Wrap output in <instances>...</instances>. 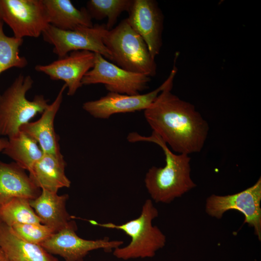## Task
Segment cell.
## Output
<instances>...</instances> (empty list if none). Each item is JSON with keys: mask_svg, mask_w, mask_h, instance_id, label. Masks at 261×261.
<instances>
[{"mask_svg": "<svg viewBox=\"0 0 261 261\" xmlns=\"http://www.w3.org/2000/svg\"><path fill=\"white\" fill-rule=\"evenodd\" d=\"M94 61V53L74 51L49 64L37 65L35 69L45 73L52 80L64 81L68 88L67 95L72 96L83 86L82 80L93 68Z\"/></svg>", "mask_w": 261, "mask_h": 261, "instance_id": "cell-13", "label": "cell"}, {"mask_svg": "<svg viewBox=\"0 0 261 261\" xmlns=\"http://www.w3.org/2000/svg\"><path fill=\"white\" fill-rule=\"evenodd\" d=\"M102 37L116 65L128 71L150 77L156 75L155 59L152 57L145 41L131 28L127 18L110 30L102 25Z\"/></svg>", "mask_w": 261, "mask_h": 261, "instance_id": "cell-4", "label": "cell"}, {"mask_svg": "<svg viewBox=\"0 0 261 261\" xmlns=\"http://www.w3.org/2000/svg\"><path fill=\"white\" fill-rule=\"evenodd\" d=\"M41 192L25 170L15 162L0 161V205L17 197L33 200Z\"/></svg>", "mask_w": 261, "mask_h": 261, "instance_id": "cell-15", "label": "cell"}, {"mask_svg": "<svg viewBox=\"0 0 261 261\" xmlns=\"http://www.w3.org/2000/svg\"><path fill=\"white\" fill-rule=\"evenodd\" d=\"M158 216L159 211L152 200L147 199L139 216L125 223L118 225L112 222L101 223L93 220L87 221L93 225L122 231L130 238V242L127 246L113 251L116 258L127 261L152 258L165 246L166 236L157 226L152 225L153 220Z\"/></svg>", "mask_w": 261, "mask_h": 261, "instance_id": "cell-3", "label": "cell"}, {"mask_svg": "<svg viewBox=\"0 0 261 261\" xmlns=\"http://www.w3.org/2000/svg\"><path fill=\"white\" fill-rule=\"evenodd\" d=\"M8 142V138H0V152H2L7 146Z\"/></svg>", "mask_w": 261, "mask_h": 261, "instance_id": "cell-25", "label": "cell"}, {"mask_svg": "<svg viewBox=\"0 0 261 261\" xmlns=\"http://www.w3.org/2000/svg\"><path fill=\"white\" fill-rule=\"evenodd\" d=\"M66 166L63 156L44 153L29 172V176L41 189L57 193L59 188L71 186V181L65 172Z\"/></svg>", "mask_w": 261, "mask_h": 261, "instance_id": "cell-17", "label": "cell"}, {"mask_svg": "<svg viewBox=\"0 0 261 261\" xmlns=\"http://www.w3.org/2000/svg\"><path fill=\"white\" fill-rule=\"evenodd\" d=\"M68 194L58 195L45 189H41L36 198L29 200V203L42 224L57 232L67 227L72 220L66 210Z\"/></svg>", "mask_w": 261, "mask_h": 261, "instance_id": "cell-16", "label": "cell"}, {"mask_svg": "<svg viewBox=\"0 0 261 261\" xmlns=\"http://www.w3.org/2000/svg\"><path fill=\"white\" fill-rule=\"evenodd\" d=\"M173 86L162 91L144 110L145 119L172 151L188 155L200 152L207 138L209 124L193 104L171 92Z\"/></svg>", "mask_w": 261, "mask_h": 261, "instance_id": "cell-1", "label": "cell"}, {"mask_svg": "<svg viewBox=\"0 0 261 261\" xmlns=\"http://www.w3.org/2000/svg\"><path fill=\"white\" fill-rule=\"evenodd\" d=\"M77 229L76 223L72 219L67 227L52 234L40 245L49 253L60 256L65 261H83L91 251L101 249L110 252L124 243L121 240H111L108 237L85 239L78 236Z\"/></svg>", "mask_w": 261, "mask_h": 261, "instance_id": "cell-10", "label": "cell"}, {"mask_svg": "<svg viewBox=\"0 0 261 261\" xmlns=\"http://www.w3.org/2000/svg\"><path fill=\"white\" fill-rule=\"evenodd\" d=\"M102 25L64 30L51 25L42 33L44 42L53 46V52L61 58L74 51L86 50L99 53L112 61V55L102 42Z\"/></svg>", "mask_w": 261, "mask_h": 261, "instance_id": "cell-11", "label": "cell"}, {"mask_svg": "<svg viewBox=\"0 0 261 261\" xmlns=\"http://www.w3.org/2000/svg\"><path fill=\"white\" fill-rule=\"evenodd\" d=\"M33 84L30 75L20 74L0 94V135L14 136L49 105V100L43 95H36L32 101L27 99L26 94Z\"/></svg>", "mask_w": 261, "mask_h": 261, "instance_id": "cell-5", "label": "cell"}, {"mask_svg": "<svg viewBox=\"0 0 261 261\" xmlns=\"http://www.w3.org/2000/svg\"><path fill=\"white\" fill-rule=\"evenodd\" d=\"M8 139L7 145L2 153L28 172L44 154L38 143L22 130Z\"/></svg>", "mask_w": 261, "mask_h": 261, "instance_id": "cell-20", "label": "cell"}, {"mask_svg": "<svg viewBox=\"0 0 261 261\" xmlns=\"http://www.w3.org/2000/svg\"><path fill=\"white\" fill-rule=\"evenodd\" d=\"M3 22L0 19V74L12 68H24L28 64L27 58L19 55L23 39L6 35Z\"/></svg>", "mask_w": 261, "mask_h": 261, "instance_id": "cell-23", "label": "cell"}, {"mask_svg": "<svg viewBox=\"0 0 261 261\" xmlns=\"http://www.w3.org/2000/svg\"><path fill=\"white\" fill-rule=\"evenodd\" d=\"M261 178L252 186L238 193L227 195L212 194L206 200L205 210L210 217L220 219L224 214L235 210L244 216V223L253 228L261 240Z\"/></svg>", "mask_w": 261, "mask_h": 261, "instance_id": "cell-6", "label": "cell"}, {"mask_svg": "<svg viewBox=\"0 0 261 261\" xmlns=\"http://www.w3.org/2000/svg\"><path fill=\"white\" fill-rule=\"evenodd\" d=\"M67 88L64 84L53 102L49 104L41 117L34 122H29L20 128L39 144L44 153L56 156H63L58 143L59 137L54 129V120L63 100V93Z\"/></svg>", "mask_w": 261, "mask_h": 261, "instance_id": "cell-14", "label": "cell"}, {"mask_svg": "<svg viewBox=\"0 0 261 261\" xmlns=\"http://www.w3.org/2000/svg\"><path fill=\"white\" fill-rule=\"evenodd\" d=\"M127 18L131 28L142 38L155 59L162 45L164 16L155 0H133Z\"/></svg>", "mask_w": 261, "mask_h": 261, "instance_id": "cell-12", "label": "cell"}, {"mask_svg": "<svg viewBox=\"0 0 261 261\" xmlns=\"http://www.w3.org/2000/svg\"><path fill=\"white\" fill-rule=\"evenodd\" d=\"M133 0H89L86 9L92 19L102 20L107 18V29H113L122 13L128 12Z\"/></svg>", "mask_w": 261, "mask_h": 261, "instance_id": "cell-22", "label": "cell"}, {"mask_svg": "<svg viewBox=\"0 0 261 261\" xmlns=\"http://www.w3.org/2000/svg\"><path fill=\"white\" fill-rule=\"evenodd\" d=\"M150 77L125 70L95 53L93 68L82 80L83 85L103 84L110 92L137 95L148 88Z\"/></svg>", "mask_w": 261, "mask_h": 261, "instance_id": "cell-9", "label": "cell"}, {"mask_svg": "<svg viewBox=\"0 0 261 261\" xmlns=\"http://www.w3.org/2000/svg\"><path fill=\"white\" fill-rule=\"evenodd\" d=\"M0 261H10L0 249Z\"/></svg>", "mask_w": 261, "mask_h": 261, "instance_id": "cell-26", "label": "cell"}, {"mask_svg": "<svg viewBox=\"0 0 261 261\" xmlns=\"http://www.w3.org/2000/svg\"><path fill=\"white\" fill-rule=\"evenodd\" d=\"M49 24L61 30H73L93 27L86 7L76 8L70 0H43Z\"/></svg>", "mask_w": 261, "mask_h": 261, "instance_id": "cell-19", "label": "cell"}, {"mask_svg": "<svg viewBox=\"0 0 261 261\" xmlns=\"http://www.w3.org/2000/svg\"><path fill=\"white\" fill-rule=\"evenodd\" d=\"M0 19L19 39L38 38L49 25L43 0H0Z\"/></svg>", "mask_w": 261, "mask_h": 261, "instance_id": "cell-7", "label": "cell"}, {"mask_svg": "<svg viewBox=\"0 0 261 261\" xmlns=\"http://www.w3.org/2000/svg\"><path fill=\"white\" fill-rule=\"evenodd\" d=\"M0 249L10 261H58L41 245L26 241L1 222Z\"/></svg>", "mask_w": 261, "mask_h": 261, "instance_id": "cell-18", "label": "cell"}, {"mask_svg": "<svg viewBox=\"0 0 261 261\" xmlns=\"http://www.w3.org/2000/svg\"><path fill=\"white\" fill-rule=\"evenodd\" d=\"M29 201L17 197L0 205V222L10 227L19 223H42Z\"/></svg>", "mask_w": 261, "mask_h": 261, "instance_id": "cell-21", "label": "cell"}, {"mask_svg": "<svg viewBox=\"0 0 261 261\" xmlns=\"http://www.w3.org/2000/svg\"><path fill=\"white\" fill-rule=\"evenodd\" d=\"M176 58L170 74L165 81L152 91L143 94L127 95L109 92L106 95L83 104V109L94 118L108 119L118 113H132L145 110L155 102L160 93L173 85L177 72Z\"/></svg>", "mask_w": 261, "mask_h": 261, "instance_id": "cell-8", "label": "cell"}, {"mask_svg": "<svg viewBox=\"0 0 261 261\" xmlns=\"http://www.w3.org/2000/svg\"><path fill=\"white\" fill-rule=\"evenodd\" d=\"M127 139L130 143H154L164 152V166H152L146 173L144 179L147 192L155 202L169 203L196 187L191 177V159L189 155L174 153L153 132L148 136L135 132H131Z\"/></svg>", "mask_w": 261, "mask_h": 261, "instance_id": "cell-2", "label": "cell"}, {"mask_svg": "<svg viewBox=\"0 0 261 261\" xmlns=\"http://www.w3.org/2000/svg\"><path fill=\"white\" fill-rule=\"evenodd\" d=\"M14 232L26 241L40 245L55 232L42 223H19L11 227Z\"/></svg>", "mask_w": 261, "mask_h": 261, "instance_id": "cell-24", "label": "cell"}]
</instances>
